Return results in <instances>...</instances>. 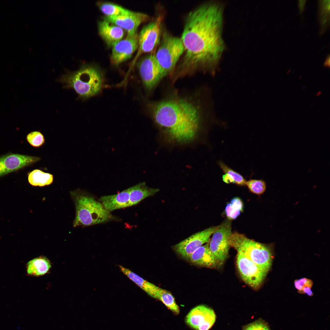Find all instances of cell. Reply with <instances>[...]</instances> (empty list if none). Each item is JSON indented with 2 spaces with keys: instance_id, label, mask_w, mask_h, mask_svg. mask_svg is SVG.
<instances>
[{
  "instance_id": "cell-32",
  "label": "cell",
  "mask_w": 330,
  "mask_h": 330,
  "mask_svg": "<svg viewBox=\"0 0 330 330\" xmlns=\"http://www.w3.org/2000/svg\"><path fill=\"white\" fill-rule=\"evenodd\" d=\"M232 205L236 209L241 212L244 210V205L241 199L239 197H236L233 198L230 202Z\"/></svg>"
},
{
  "instance_id": "cell-19",
  "label": "cell",
  "mask_w": 330,
  "mask_h": 330,
  "mask_svg": "<svg viewBox=\"0 0 330 330\" xmlns=\"http://www.w3.org/2000/svg\"><path fill=\"white\" fill-rule=\"evenodd\" d=\"M120 271L130 280L144 291L149 296L154 299L159 287L145 280L129 269L119 265Z\"/></svg>"
},
{
  "instance_id": "cell-20",
  "label": "cell",
  "mask_w": 330,
  "mask_h": 330,
  "mask_svg": "<svg viewBox=\"0 0 330 330\" xmlns=\"http://www.w3.org/2000/svg\"><path fill=\"white\" fill-rule=\"evenodd\" d=\"M159 191L158 189L148 187L144 182L131 187L129 196V206L137 204L145 198L154 195Z\"/></svg>"
},
{
  "instance_id": "cell-7",
  "label": "cell",
  "mask_w": 330,
  "mask_h": 330,
  "mask_svg": "<svg viewBox=\"0 0 330 330\" xmlns=\"http://www.w3.org/2000/svg\"><path fill=\"white\" fill-rule=\"evenodd\" d=\"M232 233L231 222L227 219L218 226L213 234L209 248L217 261L218 267L224 264L228 257L231 247L229 238Z\"/></svg>"
},
{
  "instance_id": "cell-4",
  "label": "cell",
  "mask_w": 330,
  "mask_h": 330,
  "mask_svg": "<svg viewBox=\"0 0 330 330\" xmlns=\"http://www.w3.org/2000/svg\"><path fill=\"white\" fill-rule=\"evenodd\" d=\"M70 194L75 208L74 227L102 223L113 218L110 212L93 197L86 195L78 189L71 191Z\"/></svg>"
},
{
  "instance_id": "cell-24",
  "label": "cell",
  "mask_w": 330,
  "mask_h": 330,
  "mask_svg": "<svg viewBox=\"0 0 330 330\" xmlns=\"http://www.w3.org/2000/svg\"><path fill=\"white\" fill-rule=\"evenodd\" d=\"M97 5L106 16H118L128 14L133 12L119 5L109 2H99Z\"/></svg>"
},
{
  "instance_id": "cell-3",
  "label": "cell",
  "mask_w": 330,
  "mask_h": 330,
  "mask_svg": "<svg viewBox=\"0 0 330 330\" xmlns=\"http://www.w3.org/2000/svg\"><path fill=\"white\" fill-rule=\"evenodd\" d=\"M59 81L64 87L73 89L79 97L86 99L100 92L103 77L98 68L91 65L85 64L77 71L63 75Z\"/></svg>"
},
{
  "instance_id": "cell-11",
  "label": "cell",
  "mask_w": 330,
  "mask_h": 330,
  "mask_svg": "<svg viewBox=\"0 0 330 330\" xmlns=\"http://www.w3.org/2000/svg\"><path fill=\"white\" fill-rule=\"evenodd\" d=\"M214 310L204 305L197 306L192 309L186 315V324L194 330H209L216 320Z\"/></svg>"
},
{
  "instance_id": "cell-16",
  "label": "cell",
  "mask_w": 330,
  "mask_h": 330,
  "mask_svg": "<svg viewBox=\"0 0 330 330\" xmlns=\"http://www.w3.org/2000/svg\"><path fill=\"white\" fill-rule=\"evenodd\" d=\"M98 29L101 36L110 46L121 40L124 35L123 29L104 19L99 22Z\"/></svg>"
},
{
  "instance_id": "cell-21",
  "label": "cell",
  "mask_w": 330,
  "mask_h": 330,
  "mask_svg": "<svg viewBox=\"0 0 330 330\" xmlns=\"http://www.w3.org/2000/svg\"><path fill=\"white\" fill-rule=\"evenodd\" d=\"M51 267V263L46 257L40 256L35 258L27 264V273L34 276H40L46 274Z\"/></svg>"
},
{
  "instance_id": "cell-9",
  "label": "cell",
  "mask_w": 330,
  "mask_h": 330,
  "mask_svg": "<svg viewBox=\"0 0 330 330\" xmlns=\"http://www.w3.org/2000/svg\"><path fill=\"white\" fill-rule=\"evenodd\" d=\"M138 67L143 83L148 91L152 90L165 76L154 53L143 57L138 62Z\"/></svg>"
},
{
  "instance_id": "cell-14",
  "label": "cell",
  "mask_w": 330,
  "mask_h": 330,
  "mask_svg": "<svg viewBox=\"0 0 330 330\" xmlns=\"http://www.w3.org/2000/svg\"><path fill=\"white\" fill-rule=\"evenodd\" d=\"M38 157L11 154L0 157V177L38 162Z\"/></svg>"
},
{
  "instance_id": "cell-6",
  "label": "cell",
  "mask_w": 330,
  "mask_h": 330,
  "mask_svg": "<svg viewBox=\"0 0 330 330\" xmlns=\"http://www.w3.org/2000/svg\"><path fill=\"white\" fill-rule=\"evenodd\" d=\"M184 51L181 38L165 32L155 54L156 60L165 76L171 73Z\"/></svg>"
},
{
  "instance_id": "cell-13",
  "label": "cell",
  "mask_w": 330,
  "mask_h": 330,
  "mask_svg": "<svg viewBox=\"0 0 330 330\" xmlns=\"http://www.w3.org/2000/svg\"><path fill=\"white\" fill-rule=\"evenodd\" d=\"M138 35L137 32L131 35L121 39L112 47L110 57L111 63L117 65L130 58L134 52L138 49Z\"/></svg>"
},
{
  "instance_id": "cell-8",
  "label": "cell",
  "mask_w": 330,
  "mask_h": 330,
  "mask_svg": "<svg viewBox=\"0 0 330 330\" xmlns=\"http://www.w3.org/2000/svg\"><path fill=\"white\" fill-rule=\"evenodd\" d=\"M162 17L159 15L153 22L145 26L138 35V51L134 60V63L142 54L152 52L159 43Z\"/></svg>"
},
{
  "instance_id": "cell-26",
  "label": "cell",
  "mask_w": 330,
  "mask_h": 330,
  "mask_svg": "<svg viewBox=\"0 0 330 330\" xmlns=\"http://www.w3.org/2000/svg\"><path fill=\"white\" fill-rule=\"evenodd\" d=\"M218 164L225 174H226L230 179L231 183L238 185H246V181L242 175L229 167L222 161L218 162Z\"/></svg>"
},
{
  "instance_id": "cell-18",
  "label": "cell",
  "mask_w": 330,
  "mask_h": 330,
  "mask_svg": "<svg viewBox=\"0 0 330 330\" xmlns=\"http://www.w3.org/2000/svg\"><path fill=\"white\" fill-rule=\"evenodd\" d=\"M131 187L115 195L101 196L99 199L102 205L109 212L129 207Z\"/></svg>"
},
{
  "instance_id": "cell-29",
  "label": "cell",
  "mask_w": 330,
  "mask_h": 330,
  "mask_svg": "<svg viewBox=\"0 0 330 330\" xmlns=\"http://www.w3.org/2000/svg\"><path fill=\"white\" fill-rule=\"evenodd\" d=\"M243 330H270L268 325L263 321L258 320L245 326Z\"/></svg>"
},
{
  "instance_id": "cell-34",
  "label": "cell",
  "mask_w": 330,
  "mask_h": 330,
  "mask_svg": "<svg viewBox=\"0 0 330 330\" xmlns=\"http://www.w3.org/2000/svg\"><path fill=\"white\" fill-rule=\"evenodd\" d=\"M306 1V0H304L298 1L299 8L300 13H301L303 12Z\"/></svg>"
},
{
  "instance_id": "cell-35",
  "label": "cell",
  "mask_w": 330,
  "mask_h": 330,
  "mask_svg": "<svg viewBox=\"0 0 330 330\" xmlns=\"http://www.w3.org/2000/svg\"><path fill=\"white\" fill-rule=\"evenodd\" d=\"M324 66L325 67H329L330 66V55L328 54V56L327 57L324 62Z\"/></svg>"
},
{
  "instance_id": "cell-15",
  "label": "cell",
  "mask_w": 330,
  "mask_h": 330,
  "mask_svg": "<svg viewBox=\"0 0 330 330\" xmlns=\"http://www.w3.org/2000/svg\"><path fill=\"white\" fill-rule=\"evenodd\" d=\"M149 16L145 13L132 12L131 13L116 16H105L104 20L113 23L127 32V35L134 34L139 25L147 21Z\"/></svg>"
},
{
  "instance_id": "cell-25",
  "label": "cell",
  "mask_w": 330,
  "mask_h": 330,
  "mask_svg": "<svg viewBox=\"0 0 330 330\" xmlns=\"http://www.w3.org/2000/svg\"><path fill=\"white\" fill-rule=\"evenodd\" d=\"M318 17L321 25V33H323L329 24L330 0H319Z\"/></svg>"
},
{
  "instance_id": "cell-12",
  "label": "cell",
  "mask_w": 330,
  "mask_h": 330,
  "mask_svg": "<svg viewBox=\"0 0 330 330\" xmlns=\"http://www.w3.org/2000/svg\"><path fill=\"white\" fill-rule=\"evenodd\" d=\"M217 227L211 226L193 234L174 245V250L186 258L197 249L209 242L210 237Z\"/></svg>"
},
{
  "instance_id": "cell-30",
  "label": "cell",
  "mask_w": 330,
  "mask_h": 330,
  "mask_svg": "<svg viewBox=\"0 0 330 330\" xmlns=\"http://www.w3.org/2000/svg\"><path fill=\"white\" fill-rule=\"evenodd\" d=\"M240 212L230 203L228 204L225 208L226 214L229 220L236 219L240 215Z\"/></svg>"
},
{
  "instance_id": "cell-28",
  "label": "cell",
  "mask_w": 330,
  "mask_h": 330,
  "mask_svg": "<svg viewBox=\"0 0 330 330\" xmlns=\"http://www.w3.org/2000/svg\"><path fill=\"white\" fill-rule=\"evenodd\" d=\"M27 140L31 145L35 147L42 146L45 142L44 136L38 131H34L28 134L27 136Z\"/></svg>"
},
{
  "instance_id": "cell-22",
  "label": "cell",
  "mask_w": 330,
  "mask_h": 330,
  "mask_svg": "<svg viewBox=\"0 0 330 330\" xmlns=\"http://www.w3.org/2000/svg\"><path fill=\"white\" fill-rule=\"evenodd\" d=\"M29 183L34 186L39 187L48 185L53 181V177L50 173L45 172L39 169H35L31 172L28 177Z\"/></svg>"
},
{
  "instance_id": "cell-23",
  "label": "cell",
  "mask_w": 330,
  "mask_h": 330,
  "mask_svg": "<svg viewBox=\"0 0 330 330\" xmlns=\"http://www.w3.org/2000/svg\"><path fill=\"white\" fill-rule=\"evenodd\" d=\"M155 299L161 301L175 315H177L179 314V307L174 297L170 292L159 287Z\"/></svg>"
},
{
  "instance_id": "cell-27",
  "label": "cell",
  "mask_w": 330,
  "mask_h": 330,
  "mask_svg": "<svg viewBox=\"0 0 330 330\" xmlns=\"http://www.w3.org/2000/svg\"><path fill=\"white\" fill-rule=\"evenodd\" d=\"M246 185L251 193L258 195L263 194L266 188L265 182L262 179H250L246 181Z\"/></svg>"
},
{
  "instance_id": "cell-5",
  "label": "cell",
  "mask_w": 330,
  "mask_h": 330,
  "mask_svg": "<svg viewBox=\"0 0 330 330\" xmlns=\"http://www.w3.org/2000/svg\"><path fill=\"white\" fill-rule=\"evenodd\" d=\"M231 247L237 253L248 259L268 272L272 264L271 246L256 242L237 232L232 233L229 238Z\"/></svg>"
},
{
  "instance_id": "cell-17",
  "label": "cell",
  "mask_w": 330,
  "mask_h": 330,
  "mask_svg": "<svg viewBox=\"0 0 330 330\" xmlns=\"http://www.w3.org/2000/svg\"><path fill=\"white\" fill-rule=\"evenodd\" d=\"M186 258L192 263L208 268L218 267L217 261L209 248V243L203 245L191 254Z\"/></svg>"
},
{
  "instance_id": "cell-10",
  "label": "cell",
  "mask_w": 330,
  "mask_h": 330,
  "mask_svg": "<svg viewBox=\"0 0 330 330\" xmlns=\"http://www.w3.org/2000/svg\"><path fill=\"white\" fill-rule=\"evenodd\" d=\"M236 262L238 270L243 281L254 289L258 288L268 272L244 255L238 253Z\"/></svg>"
},
{
  "instance_id": "cell-1",
  "label": "cell",
  "mask_w": 330,
  "mask_h": 330,
  "mask_svg": "<svg viewBox=\"0 0 330 330\" xmlns=\"http://www.w3.org/2000/svg\"><path fill=\"white\" fill-rule=\"evenodd\" d=\"M223 13L220 3L207 2L188 14L181 38L185 54L179 66L180 75L198 69L215 74L225 49Z\"/></svg>"
},
{
  "instance_id": "cell-2",
  "label": "cell",
  "mask_w": 330,
  "mask_h": 330,
  "mask_svg": "<svg viewBox=\"0 0 330 330\" xmlns=\"http://www.w3.org/2000/svg\"><path fill=\"white\" fill-rule=\"evenodd\" d=\"M154 121L170 140L186 143L195 138L206 114L201 103L190 97L174 95L149 102Z\"/></svg>"
},
{
  "instance_id": "cell-31",
  "label": "cell",
  "mask_w": 330,
  "mask_h": 330,
  "mask_svg": "<svg viewBox=\"0 0 330 330\" xmlns=\"http://www.w3.org/2000/svg\"><path fill=\"white\" fill-rule=\"evenodd\" d=\"M295 288L298 290L299 293L302 289L306 286L312 287L313 282L311 280L306 278L295 280L294 282Z\"/></svg>"
},
{
  "instance_id": "cell-33",
  "label": "cell",
  "mask_w": 330,
  "mask_h": 330,
  "mask_svg": "<svg viewBox=\"0 0 330 330\" xmlns=\"http://www.w3.org/2000/svg\"><path fill=\"white\" fill-rule=\"evenodd\" d=\"M311 288L312 287L310 286L305 287L299 293L300 294H306L309 296H312L313 295V293L311 290Z\"/></svg>"
}]
</instances>
